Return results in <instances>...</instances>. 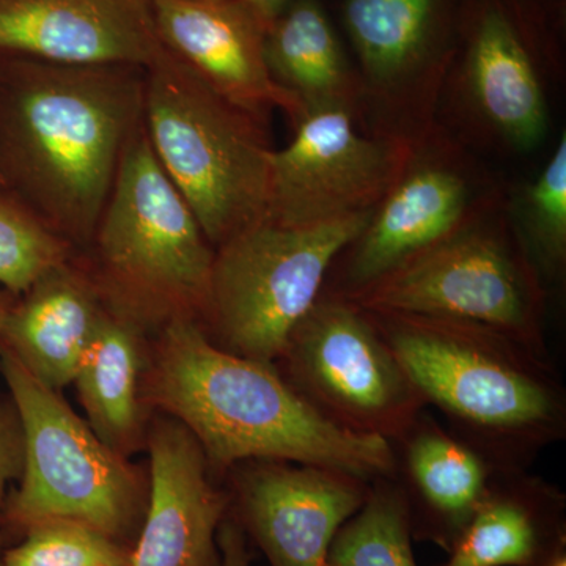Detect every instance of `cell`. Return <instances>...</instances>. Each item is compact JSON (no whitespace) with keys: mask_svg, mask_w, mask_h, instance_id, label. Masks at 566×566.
<instances>
[{"mask_svg":"<svg viewBox=\"0 0 566 566\" xmlns=\"http://www.w3.org/2000/svg\"><path fill=\"white\" fill-rule=\"evenodd\" d=\"M145 66L0 57L3 189L82 251L144 125Z\"/></svg>","mask_w":566,"mask_h":566,"instance_id":"cell-1","label":"cell"},{"mask_svg":"<svg viewBox=\"0 0 566 566\" xmlns=\"http://www.w3.org/2000/svg\"><path fill=\"white\" fill-rule=\"evenodd\" d=\"M142 395L151 412L193 436L221 479L251 460L323 465L367 482L392 475L386 439L329 422L275 364L223 352L193 319H172L151 334Z\"/></svg>","mask_w":566,"mask_h":566,"instance_id":"cell-2","label":"cell"},{"mask_svg":"<svg viewBox=\"0 0 566 566\" xmlns=\"http://www.w3.org/2000/svg\"><path fill=\"white\" fill-rule=\"evenodd\" d=\"M450 430L504 469H528L566 438V392L542 354L479 324L367 312Z\"/></svg>","mask_w":566,"mask_h":566,"instance_id":"cell-3","label":"cell"},{"mask_svg":"<svg viewBox=\"0 0 566 566\" xmlns=\"http://www.w3.org/2000/svg\"><path fill=\"white\" fill-rule=\"evenodd\" d=\"M74 253L104 304L148 333L202 318L216 248L159 166L144 125L126 147L91 241Z\"/></svg>","mask_w":566,"mask_h":566,"instance_id":"cell-4","label":"cell"},{"mask_svg":"<svg viewBox=\"0 0 566 566\" xmlns=\"http://www.w3.org/2000/svg\"><path fill=\"white\" fill-rule=\"evenodd\" d=\"M144 128L214 248L266 219V117L216 92L163 43L145 65Z\"/></svg>","mask_w":566,"mask_h":566,"instance_id":"cell-5","label":"cell"},{"mask_svg":"<svg viewBox=\"0 0 566 566\" xmlns=\"http://www.w3.org/2000/svg\"><path fill=\"white\" fill-rule=\"evenodd\" d=\"M0 376L22 424L24 468L7 495L0 523L24 534L35 524L70 520L125 542L147 509L148 469L112 450L87 420L0 346Z\"/></svg>","mask_w":566,"mask_h":566,"instance_id":"cell-6","label":"cell"},{"mask_svg":"<svg viewBox=\"0 0 566 566\" xmlns=\"http://www.w3.org/2000/svg\"><path fill=\"white\" fill-rule=\"evenodd\" d=\"M375 210L314 226L263 219L216 248L203 333L223 352L274 364Z\"/></svg>","mask_w":566,"mask_h":566,"instance_id":"cell-7","label":"cell"},{"mask_svg":"<svg viewBox=\"0 0 566 566\" xmlns=\"http://www.w3.org/2000/svg\"><path fill=\"white\" fill-rule=\"evenodd\" d=\"M274 364L319 415L354 434L394 441L427 409L367 311L338 294L319 296Z\"/></svg>","mask_w":566,"mask_h":566,"instance_id":"cell-8","label":"cell"},{"mask_svg":"<svg viewBox=\"0 0 566 566\" xmlns=\"http://www.w3.org/2000/svg\"><path fill=\"white\" fill-rule=\"evenodd\" d=\"M346 300L375 314L479 324L549 354L542 289L531 264L499 234L463 229Z\"/></svg>","mask_w":566,"mask_h":566,"instance_id":"cell-9","label":"cell"},{"mask_svg":"<svg viewBox=\"0 0 566 566\" xmlns=\"http://www.w3.org/2000/svg\"><path fill=\"white\" fill-rule=\"evenodd\" d=\"M289 147L271 153L266 219L314 226L374 210L397 178V150L354 129L344 104L315 107Z\"/></svg>","mask_w":566,"mask_h":566,"instance_id":"cell-10","label":"cell"},{"mask_svg":"<svg viewBox=\"0 0 566 566\" xmlns=\"http://www.w3.org/2000/svg\"><path fill=\"white\" fill-rule=\"evenodd\" d=\"M223 479L229 516L270 566H324L338 528L370 488L338 469L275 460L243 461Z\"/></svg>","mask_w":566,"mask_h":566,"instance_id":"cell-11","label":"cell"},{"mask_svg":"<svg viewBox=\"0 0 566 566\" xmlns=\"http://www.w3.org/2000/svg\"><path fill=\"white\" fill-rule=\"evenodd\" d=\"M147 509L128 566H219L230 499L193 436L172 417L148 423Z\"/></svg>","mask_w":566,"mask_h":566,"instance_id":"cell-12","label":"cell"},{"mask_svg":"<svg viewBox=\"0 0 566 566\" xmlns=\"http://www.w3.org/2000/svg\"><path fill=\"white\" fill-rule=\"evenodd\" d=\"M163 46L216 92L264 115L282 109L294 123L307 109L271 76L263 25L243 0H151Z\"/></svg>","mask_w":566,"mask_h":566,"instance_id":"cell-13","label":"cell"},{"mask_svg":"<svg viewBox=\"0 0 566 566\" xmlns=\"http://www.w3.org/2000/svg\"><path fill=\"white\" fill-rule=\"evenodd\" d=\"M159 46L151 0H0V57L145 66Z\"/></svg>","mask_w":566,"mask_h":566,"instance_id":"cell-14","label":"cell"},{"mask_svg":"<svg viewBox=\"0 0 566 566\" xmlns=\"http://www.w3.org/2000/svg\"><path fill=\"white\" fill-rule=\"evenodd\" d=\"M389 444L412 538L447 553L504 468L427 409Z\"/></svg>","mask_w":566,"mask_h":566,"instance_id":"cell-15","label":"cell"},{"mask_svg":"<svg viewBox=\"0 0 566 566\" xmlns=\"http://www.w3.org/2000/svg\"><path fill=\"white\" fill-rule=\"evenodd\" d=\"M106 304L76 253L18 294L2 331V348L51 389L73 385L77 365Z\"/></svg>","mask_w":566,"mask_h":566,"instance_id":"cell-16","label":"cell"},{"mask_svg":"<svg viewBox=\"0 0 566 566\" xmlns=\"http://www.w3.org/2000/svg\"><path fill=\"white\" fill-rule=\"evenodd\" d=\"M468 188L449 170L427 169L406 177L348 251L338 285L331 294L349 296L409 262L461 229Z\"/></svg>","mask_w":566,"mask_h":566,"instance_id":"cell-17","label":"cell"},{"mask_svg":"<svg viewBox=\"0 0 566 566\" xmlns=\"http://www.w3.org/2000/svg\"><path fill=\"white\" fill-rule=\"evenodd\" d=\"M566 549V495L528 469H504L441 566H539Z\"/></svg>","mask_w":566,"mask_h":566,"instance_id":"cell-18","label":"cell"},{"mask_svg":"<svg viewBox=\"0 0 566 566\" xmlns=\"http://www.w3.org/2000/svg\"><path fill=\"white\" fill-rule=\"evenodd\" d=\"M465 66L476 102L513 144L543 139L547 114L526 32L505 0H475L464 20Z\"/></svg>","mask_w":566,"mask_h":566,"instance_id":"cell-19","label":"cell"},{"mask_svg":"<svg viewBox=\"0 0 566 566\" xmlns=\"http://www.w3.org/2000/svg\"><path fill=\"white\" fill-rule=\"evenodd\" d=\"M150 337L139 323L106 305L73 379L92 430L126 458L147 449L151 411L142 379Z\"/></svg>","mask_w":566,"mask_h":566,"instance_id":"cell-20","label":"cell"},{"mask_svg":"<svg viewBox=\"0 0 566 566\" xmlns=\"http://www.w3.org/2000/svg\"><path fill=\"white\" fill-rule=\"evenodd\" d=\"M452 0H344V22L368 77L381 84L420 69L450 24Z\"/></svg>","mask_w":566,"mask_h":566,"instance_id":"cell-21","label":"cell"},{"mask_svg":"<svg viewBox=\"0 0 566 566\" xmlns=\"http://www.w3.org/2000/svg\"><path fill=\"white\" fill-rule=\"evenodd\" d=\"M264 59L273 80L305 109L344 104L352 73L319 0H294L264 33Z\"/></svg>","mask_w":566,"mask_h":566,"instance_id":"cell-22","label":"cell"},{"mask_svg":"<svg viewBox=\"0 0 566 566\" xmlns=\"http://www.w3.org/2000/svg\"><path fill=\"white\" fill-rule=\"evenodd\" d=\"M400 491L382 476L370 482L364 505L338 528L324 566H417Z\"/></svg>","mask_w":566,"mask_h":566,"instance_id":"cell-23","label":"cell"},{"mask_svg":"<svg viewBox=\"0 0 566 566\" xmlns=\"http://www.w3.org/2000/svg\"><path fill=\"white\" fill-rule=\"evenodd\" d=\"M73 248L52 232L35 212L0 188V285L14 296L44 271L65 262Z\"/></svg>","mask_w":566,"mask_h":566,"instance_id":"cell-24","label":"cell"},{"mask_svg":"<svg viewBox=\"0 0 566 566\" xmlns=\"http://www.w3.org/2000/svg\"><path fill=\"white\" fill-rule=\"evenodd\" d=\"M123 543L91 526L70 520H50L22 534L21 543L3 551L6 566L129 565Z\"/></svg>","mask_w":566,"mask_h":566,"instance_id":"cell-25","label":"cell"},{"mask_svg":"<svg viewBox=\"0 0 566 566\" xmlns=\"http://www.w3.org/2000/svg\"><path fill=\"white\" fill-rule=\"evenodd\" d=\"M526 222L543 270L560 273L566 256V139L526 192Z\"/></svg>","mask_w":566,"mask_h":566,"instance_id":"cell-26","label":"cell"},{"mask_svg":"<svg viewBox=\"0 0 566 566\" xmlns=\"http://www.w3.org/2000/svg\"><path fill=\"white\" fill-rule=\"evenodd\" d=\"M24 468V434L17 406L9 392L0 394V513L9 486L18 482Z\"/></svg>","mask_w":566,"mask_h":566,"instance_id":"cell-27","label":"cell"},{"mask_svg":"<svg viewBox=\"0 0 566 566\" xmlns=\"http://www.w3.org/2000/svg\"><path fill=\"white\" fill-rule=\"evenodd\" d=\"M218 545L221 549V565L219 566L251 565L252 556L248 546V536L230 516L223 520L221 528H219Z\"/></svg>","mask_w":566,"mask_h":566,"instance_id":"cell-28","label":"cell"},{"mask_svg":"<svg viewBox=\"0 0 566 566\" xmlns=\"http://www.w3.org/2000/svg\"><path fill=\"white\" fill-rule=\"evenodd\" d=\"M243 2L252 11L256 21L263 25L264 31H268L294 0H243Z\"/></svg>","mask_w":566,"mask_h":566,"instance_id":"cell-29","label":"cell"},{"mask_svg":"<svg viewBox=\"0 0 566 566\" xmlns=\"http://www.w3.org/2000/svg\"><path fill=\"white\" fill-rule=\"evenodd\" d=\"M14 300H17V296H14L13 293L0 289V344H2L3 324H6L7 315H9L11 305H13Z\"/></svg>","mask_w":566,"mask_h":566,"instance_id":"cell-30","label":"cell"},{"mask_svg":"<svg viewBox=\"0 0 566 566\" xmlns=\"http://www.w3.org/2000/svg\"><path fill=\"white\" fill-rule=\"evenodd\" d=\"M539 566H566V549L558 551L553 557L547 558L545 564Z\"/></svg>","mask_w":566,"mask_h":566,"instance_id":"cell-31","label":"cell"},{"mask_svg":"<svg viewBox=\"0 0 566 566\" xmlns=\"http://www.w3.org/2000/svg\"><path fill=\"white\" fill-rule=\"evenodd\" d=\"M3 551H6V547H3L2 535H0V566H6L3 565Z\"/></svg>","mask_w":566,"mask_h":566,"instance_id":"cell-32","label":"cell"},{"mask_svg":"<svg viewBox=\"0 0 566 566\" xmlns=\"http://www.w3.org/2000/svg\"><path fill=\"white\" fill-rule=\"evenodd\" d=\"M0 188H3V181H2V178H0Z\"/></svg>","mask_w":566,"mask_h":566,"instance_id":"cell-33","label":"cell"},{"mask_svg":"<svg viewBox=\"0 0 566 566\" xmlns=\"http://www.w3.org/2000/svg\"><path fill=\"white\" fill-rule=\"evenodd\" d=\"M103 566H118V565H103Z\"/></svg>","mask_w":566,"mask_h":566,"instance_id":"cell-34","label":"cell"}]
</instances>
